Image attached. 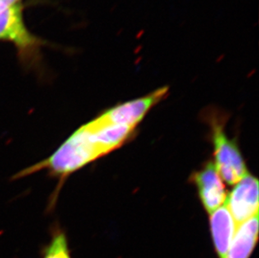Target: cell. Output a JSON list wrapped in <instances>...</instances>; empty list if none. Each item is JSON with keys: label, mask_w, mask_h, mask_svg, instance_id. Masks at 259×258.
Returning a JSON list of instances; mask_svg holds the SVG:
<instances>
[{"label": "cell", "mask_w": 259, "mask_h": 258, "mask_svg": "<svg viewBox=\"0 0 259 258\" xmlns=\"http://www.w3.org/2000/svg\"><path fill=\"white\" fill-rule=\"evenodd\" d=\"M210 227L218 258H226L237 231L234 220L226 203L210 214Z\"/></svg>", "instance_id": "obj_6"}, {"label": "cell", "mask_w": 259, "mask_h": 258, "mask_svg": "<svg viewBox=\"0 0 259 258\" xmlns=\"http://www.w3.org/2000/svg\"><path fill=\"white\" fill-rule=\"evenodd\" d=\"M8 7L6 4H5L3 0H0V14L3 12V11H5V10H7Z\"/></svg>", "instance_id": "obj_11"}, {"label": "cell", "mask_w": 259, "mask_h": 258, "mask_svg": "<svg viewBox=\"0 0 259 258\" xmlns=\"http://www.w3.org/2000/svg\"><path fill=\"white\" fill-rule=\"evenodd\" d=\"M215 168L223 181L235 185L248 172L239 148L229 139L222 122L211 121Z\"/></svg>", "instance_id": "obj_1"}, {"label": "cell", "mask_w": 259, "mask_h": 258, "mask_svg": "<svg viewBox=\"0 0 259 258\" xmlns=\"http://www.w3.org/2000/svg\"><path fill=\"white\" fill-rule=\"evenodd\" d=\"M236 227L258 214V181L247 173L235 185L226 200Z\"/></svg>", "instance_id": "obj_3"}, {"label": "cell", "mask_w": 259, "mask_h": 258, "mask_svg": "<svg viewBox=\"0 0 259 258\" xmlns=\"http://www.w3.org/2000/svg\"><path fill=\"white\" fill-rule=\"evenodd\" d=\"M258 240V214L237 227L226 258H250Z\"/></svg>", "instance_id": "obj_8"}, {"label": "cell", "mask_w": 259, "mask_h": 258, "mask_svg": "<svg viewBox=\"0 0 259 258\" xmlns=\"http://www.w3.org/2000/svg\"><path fill=\"white\" fill-rule=\"evenodd\" d=\"M169 92L167 87L159 88L149 95L130 101L108 109L98 117L104 123L121 124L136 127L147 112L166 97Z\"/></svg>", "instance_id": "obj_2"}, {"label": "cell", "mask_w": 259, "mask_h": 258, "mask_svg": "<svg viewBox=\"0 0 259 258\" xmlns=\"http://www.w3.org/2000/svg\"><path fill=\"white\" fill-rule=\"evenodd\" d=\"M41 258H72L66 232L60 227L52 230V238L42 250Z\"/></svg>", "instance_id": "obj_9"}, {"label": "cell", "mask_w": 259, "mask_h": 258, "mask_svg": "<svg viewBox=\"0 0 259 258\" xmlns=\"http://www.w3.org/2000/svg\"><path fill=\"white\" fill-rule=\"evenodd\" d=\"M3 1L6 4L8 7H11L13 5H16V3H17L19 0H3Z\"/></svg>", "instance_id": "obj_10"}, {"label": "cell", "mask_w": 259, "mask_h": 258, "mask_svg": "<svg viewBox=\"0 0 259 258\" xmlns=\"http://www.w3.org/2000/svg\"><path fill=\"white\" fill-rule=\"evenodd\" d=\"M0 39L10 40L21 48L34 44V38L23 21L20 5H13L0 14Z\"/></svg>", "instance_id": "obj_7"}, {"label": "cell", "mask_w": 259, "mask_h": 258, "mask_svg": "<svg viewBox=\"0 0 259 258\" xmlns=\"http://www.w3.org/2000/svg\"><path fill=\"white\" fill-rule=\"evenodd\" d=\"M192 181L197 187L199 197L207 213L212 214L225 204L228 194L213 162H209L202 169L194 174Z\"/></svg>", "instance_id": "obj_4"}, {"label": "cell", "mask_w": 259, "mask_h": 258, "mask_svg": "<svg viewBox=\"0 0 259 258\" xmlns=\"http://www.w3.org/2000/svg\"><path fill=\"white\" fill-rule=\"evenodd\" d=\"M90 139L103 156L118 149L124 144L135 127L127 125L104 123L98 117L84 124Z\"/></svg>", "instance_id": "obj_5"}]
</instances>
